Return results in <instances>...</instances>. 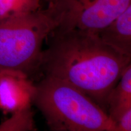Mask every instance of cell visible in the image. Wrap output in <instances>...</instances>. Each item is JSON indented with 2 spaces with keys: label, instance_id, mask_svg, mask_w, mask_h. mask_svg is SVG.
I'll use <instances>...</instances> for the list:
<instances>
[{
  "label": "cell",
  "instance_id": "cell-3",
  "mask_svg": "<svg viewBox=\"0 0 131 131\" xmlns=\"http://www.w3.org/2000/svg\"><path fill=\"white\" fill-rule=\"evenodd\" d=\"M57 23L46 10L0 21V70H40L42 45Z\"/></svg>",
  "mask_w": 131,
  "mask_h": 131
},
{
  "label": "cell",
  "instance_id": "cell-6",
  "mask_svg": "<svg viewBox=\"0 0 131 131\" xmlns=\"http://www.w3.org/2000/svg\"><path fill=\"white\" fill-rule=\"evenodd\" d=\"M97 35L115 51L131 58V5Z\"/></svg>",
  "mask_w": 131,
  "mask_h": 131
},
{
  "label": "cell",
  "instance_id": "cell-10",
  "mask_svg": "<svg viewBox=\"0 0 131 131\" xmlns=\"http://www.w3.org/2000/svg\"><path fill=\"white\" fill-rule=\"evenodd\" d=\"M104 131H131V111L124 115L112 128Z\"/></svg>",
  "mask_w": 131,
  "mask_h": 131
},
{
  "label": "cell",
  "instance_id": "cell-1",
  "mask_svg": "<svg viewBox=\"0 0 131 131\" xmlns=\"http://www.w3.org/2000/svg\"><path fill=\"white\" fill-rule=\"evenodd\" d=\"M48 38L40 70L81 90L107 112V96L131 58L107 46L97 34L78 29H55Z\"/></svg>",
  "mask_w": 131,
  "mask_h": 131
},
{
  "label": "cell",
  "instance_id": "cell-11",
  "mask_svg": "<svg viewBox=\"0 0 131 131\" xmlns=\"http://www.w3.org/2000/svg\"><path fill=\"white\" fill-rule=\"evenodd\" d=\"M45 1H46V2H47V3H49L51 2V1H53V0H45Z\"/></svg>",
  "mask_w": 131,
  "mask_h": 131
},
{
  "label": "cell",
  "instance_id": "cell-5",
  "mask_svg": "<svg viewBox=\"0 0 131 131\" xmlns=\"http://www.w3.org/2000/svg\"><path fill=\"white\" fill-rule=\"evenodd\" d=\"M36 86L27 75L14 70H0V109L5 114L30 108Z\"/></svg>",
  "mask_w": 131,
  "mask_h": 131
},
{
  "label": "cell",
  "instance_id": "cell-9",
  "mask_svg": "<svg viewBox=\"0 0 131 131\" xmlns=\"http://www.w3.org/2000/svg\"><path fill=\"white\" fill-rule=\"evenodd\" d=\"M34 114L32 109H24L12 114L0 124V131H35Z\"/></svg>",
  "mask_w": 131,
  "mask_h": 131
},
{
  "label": "cell",
  "instance_id": "cell-2",
  "mask_svg": "<svg viewBox=\"0 0 131 131\" xmlns=\"http://www.w3.org/2000/svg\"><path fill=\"white\" fill-rule=\"evenodd\" d=\"M36 86L33 104L53 131H104L115 125L107 112L67 82L45 76Z\"/></svg>",
  "mask_w": 131,
  "mask_h": 131
},
{
  "label": "cell",
  "instance_id": "cell-7",
  "mask_svg": "<svg viewBox=\"0 0 131 131\" xmlns=\"http://www.w3.org/2000/svg\"><path fill=\"white\" fill-rule=\"evenodd\" d=\"M107 113L115 123L131 111V64L124 69L107 98Z\"/></svg>",
  "mask_w": 131,
  "mask_h": 131
},
{
  "label": "cell",
  "instance_id": "cell-8",
  "mask_svg": "<svg viewBox=\"0 0 131 131\" xmlns=\"http://www.w3.org/2000/svg\"><path fill=\"white\" fill-rule=\"evenodd\" d=\"M41 0H0V21L41 10Z\"/></svg>",
  "mask_w": 131,
  "mask_h": 131
},
{
  "label": "cell",
  "instance_id": "cell-4",
  "mask_svg": "<svg viewBox=\"0 0 131 131\" xmlns=\"http://www.w3.org/2000/svg\"><path fill=\"white\" fill-rule=\"evenodd\" d=\"M131 5V0H53L46 9L55 29H78L97 34Z\"/></svg>",
  "mask_w": 131,
  "mask_h": 131
}]
</instances>
